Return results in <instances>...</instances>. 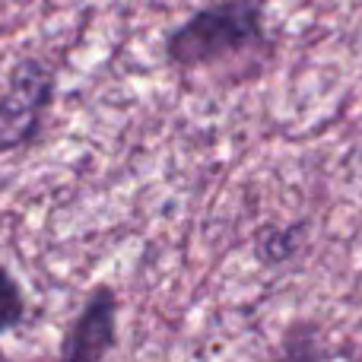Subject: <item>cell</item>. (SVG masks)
Listing matches in <instances>:
<instances>
[{
  "mask_svg": "<svg viewBox=\"0 0 362 362\" xmlns=\"http://www.w3.org/2000/svg\"><path fill=\"white\" fill-rule=\"evenodd\" d=\"M274 54L264 0H210L165 35L175 70H245L251 76Z\"/></svg>",
  "mask_w": 362,
  "mask_h": 362,
  "instance_id": "1",
  "label": "cell"
},
{
  "mask_svg": "<svg viewBox=\"0 0 362 362\" xmlns=\"http://www.w3.org/2000/svg\"><path fill=\"white\" fill-rule=\"evenodd\" d=\"M302 232L305 226H267L255 235V255L261 257V264H286L293 261L296 255L302 251Z\"/></svg>",
  "mask_w": 362,
  "mask_h": 362,
  "instance_id": "4",
  "label": "cell"
},
{
  "mask_svg": "<svg viewBox=\"0 0 362 362\" xmlns=\"http://www.w3.org/2000/svg\"><path fill=\"white\" fill-rule=\"evenodd\" d=\"M118 344V296L99 283L70 321L61 340V362H105Z\"/></svg>",
  "mask_w": 362,
  "mask_h": 362,
  "instance_id": "3",
  "label": "cell"
},
{
  "mask_svg": "<svg viewBox=\"0 0 362 362\" xmlns=\"http://www.w3.org/2000/svg\"><path fill=\"white\" fill-rule=\"evenodd\" d=\"M23 318H25L23 286H19V280L6 270V264H0V337L23 325Z\"/></svg>",
  "mask_w": 362,
  "mask_h": 362,
  "instance_id": "6",
  "label": "cell"
},
{
  "mask_svg": "<svg viewBox=\"0 0 362 362\" xmlns=\"http://www.w3.org/2000/svg\"><path fill=\"white\" fill-rule=\"evenodd\" d=\"M54 70L42 57H23L13 64L0 93V153H16L35 144L54 102Z\"/></svg>",
  "mask_w": 362,
  "mask_h": 362,
  "instance_id": "2",
  "label": "cell"
},
{
  "mask_svg": "<svg viewBox=\"0 0 362 362\" xmlns=\"http://www.w3.org/2000/svg\"><path fill=\"white\" fill-rule=\"evenodd\" d=\"M280 362H331V350L318 327L296 321L280 340Z\"/></svg>",
  "mask_w": 362,
  "mask_h": 362,
  "instance_id": "5",
  "label": "cell"
}]
</instances>
